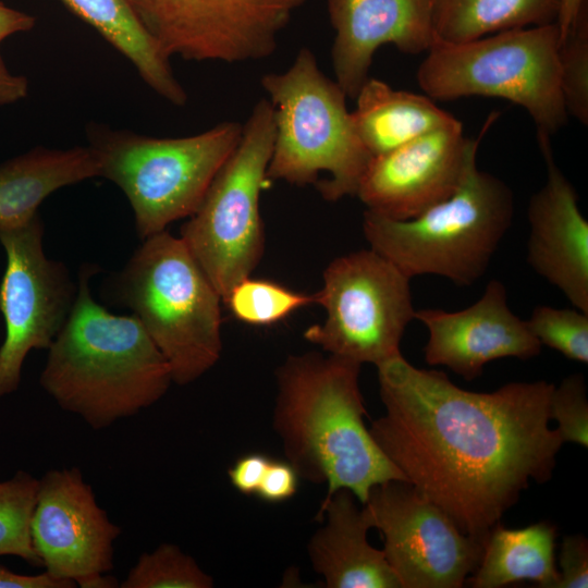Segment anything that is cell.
<instances>
[{
  "label": "cell",
  "instance_id": "277c9868",
  "mask_svg": "<svg viewBox=\"0 0 588 588\" xmlns=\"http://www.w3.org/2000/svg\"><path fill=\"white\" fill-rule=\"evenodd\" d=\"M477 150L456 191L409 220L365 211L363 230L370 248L409 279L433 274L470 286L488 270L512 225L514 196L499 177L477 168Z\"/></svg>",
  "mask_w": 588,
  "mask_h": 588
},
{
  "label": "cell",
  "instance_id": "836d02e7",
  "mask_svg": "<svg viewBox=\"0 0 588 588\" xmlns=\"http://www.w3.org/2000/svg\"><path fill=\"white\" fill-rule=\"evenodd\" d=\"M76 585L57 579L48 573L39 575L17 574L0 563V588H73Z\"/></svg>",
  "mask_w": 588,
  "mask_h": 588
},
{
  "label": "cell",
  "instance_id": "cb8c5ba5",
  "mask_svg": "<svg viewBox=\"0 0 588 588\" xmlns=\"http://www.w3.org/2000/svg\"><path fill=\"white\" fill-rule=\"evenodd\" d=\"M558 10V0H431L433 30L445 42L555 23Z\"/></svg>",
  "mask_w": 588,
  "mask_h": 588
},
{
  "label": "cell",
  "instance_id": "4dcf8cb0",
  "mask_svg": "<svg viewBox=\"0 0 588 588\" xmlns=\"http://www.w3.org/2000/svg\"><path fill=\"white\" fill-rule=\"evenodd\" d=\"M559 581L555 588L588 587V541L581 535L563 539L559 554Z\"/></svg>",
  "mask_w": 588,
  "mask_h": 588
},
{
  "label": "cell",
  "instance_id": "e575fe53",
  "mask_svg": "<svg viewBox=\"0 0 588 588\" xmlns=\"http://www.w3.org/2000/svg\"><path fill=\"white\" fill-rule=\"evenodd\" d=\"M28 82L23 75L12 74L0 56V105L12 103L27 96Z\"/></svg>",
  "mask_w": 588,
  "mask_h": 588
},
{
  "label": "cell",
  "instance_id": "5bb4252c",
  "mask_svg": "<svg viewBox=\"0 0 588 588\" xmlns=\"http://www.w3.org/2000/svg\"><path fill=\"white\" fill-rule=\"evenodd\" d=\"M120 534L77 467L51 469L39 479L30 536L50 576L82 588L118 587L107 573Z\"/></svg>",
  "mask_w": 588,
  "mask_h": 588
},
{
  "label": "cell",
  "instance_id": "f1b7e54d",
  "mask_svg": "<svg viewBox=\"0 0 588 588\" xmlns=\"http://www.w3.org/2000/svg\"><path fill=\"white\" fill-rule=\"evenodd\" d=\"M527 326L541 345H547L566 358L588 363V314L577 308H534Z\"/></svg>",
  "mask_w": 588,
  "mask_h": 588
},
{
  "label": "cell",
  "instance_id": "ffe728a7",
  "mask_svg": "<svg viewBox=\"0 0 588 588\" xmlns=\"http://www.w3.org/2000/svg\"><path fill=\"white\" fill-rule=\"evenodd\" d=\"M99 176L93 149L35 147L0 163V228L24 224L57 189Z\"/></svg>",
  "mask_w": 588,
  "mask_h": 588
},
{
  "label": "cell",
  "instance_id": "9c48e42d",
  "mask_svg": "<svg viewBox=\"0 0 588 588\" xmlns=\"http://www.w3.org/2000/svg\"><path fill=\"white\" fill-rule=\"evenodd\" d=\"M273 142V109L264 98L252 109L237 146L181 230V238L222 301L250 277L264 253L259 200L269 181Z\"/></svg>",
  "mask_w": 588,
  "mask_h": 588
},
{
  "label": "cell",
  "instance_id": "d6a6232c",
  "mask_svg": "<svg viewBox=\"0 0 588 588\" xmlns=\"http://www.w3.org/2000/svg\"><path fill=\"white\" fill-rule=\"evenodd\" d=\"M270 461L261 453L241 456L228 471L232 486L245 495L256 494Z\"/></svg>",
  "mask_w": 588,
  "mask_h": 588
},
{
  "label": "cell",
  "instance_id": "d6986e66",
  "mask_svg": "<svg viewBox=\"0 0 588 588\" xmlns=\"http://www.w3.org/2000/svg\"><path fill=\"white\" fill-rule=\"evenodd\" d=\"M355 499L342 488L322 501L318 517L326 522L307 547L313 568L329 588H402L383 550L368 542L371 526Z\"/></svg>",
  "mask_w": 588,
  "mask_h": 588
},
{
  "label": "cell",
  "instance_id": "1f68e13d",
  "mask_svg": "<svg viewBox=\"0 0 588 588\" xmlns=\"http://www.w3.org/2000/svg\"><path fill=\"white\" fill-rule=\"evenodd\" d=\"M298 475L287 461H270L256 494L265 502L279 503L297 491Z\"/></svg>",
  "mask_w": 588,
  "mask_h": 588
},
{
  "label": "cell",
  "instance_id": "603a6c76",
  "mask_svg": "<svg viewBox=\"0 0 588 588\" xmlns=\"http://www.w3.org/2000/svg\"><path fill=\"white\" fill-rule=\"evenodd\" d=\"M555 526L538 522L519 529L497 524L489 532L479 564L466 580L474 588H500L531 580L541 588H555Z\"/></svg>",
  "mask_w": 588,
  "mask_h": 588
},
{
  "label": "cell",
  "instance_id": "8fae6325",
  "mask_svg": "<svg viewBox=\"0 0 588 588\" xmlns=\"http://www.w3.org/2000/svg\"><path fill=\"white\" fill-rule=\"evenodd\" d=\"M39 213L0 228L7 267L0 283L5 338L0 346V399L15 392L32 350H48L65 324L77 291L66 267L46 257Z\"/></svg>",
  "mask_w": 588,
  "mask_h": 588
},
{
  "label": "cell",
  "instance_id": "d590c367",
  "mask_svg": "<svg viewBox=\"0 0 588 588\" xmlns=\"http://www.w3.org/2000/svg\"><path fill=\"white\" fill-rule=\"evenodd\" d=\"M34 26V16L12 9L0 1V42L12 34L28 32Z\"/></svg>",
  "mask_w": 588,
  "mask_h": 588
},
{
  "label": "cell",
  "instance_id": "44dd1931",
  "mask_svg": "<svg viewBox=\"0 0 588 588\" xmlns=\"http://www.w3.org/2000/svg\"><path fill=\"white\" fill-rule=\"evenodd\" d=\"M355 99L352 121L372 157L458 121L427 95L394 89L373 77L363 83Z\"/></svg>",
  "mask_w": 588,
  "mask_h": 588
},
{
  "label": "cell",
  "instance_id": "ac0fdd59",
  "mask_svg": "<svg viewBox=\"0 0 588 588\" xmlns=\"http://www.w3.org/2000/svg\"><path fill=\"white\" fill-rule=\"evenodd\" d=\"M335 36L331 50L335 82L355 98L375 52L385 44L405 53L428 51L437 40L431 0H328Z\"/></svg>",
  "mask_w": 588,
  "mask_h": 588
},
{
  "label": "cell",
  "instance_id": "e0dca14e",
  "mask_svg": "<svg viewBox=\"0 0 588 588\" xmlns=\"http://www.w3.org/2000/svg\"><path fill=\"white\" fill-rule=\"evenodd\" d=\"M547 179L529 199L527 262L573 305L588 314V221L578 195L555 163L550 136L537 132Z\"/></svg>",
  "mask_w": 588,
  "mask_h": 588
},
{
  "label": "cell",
  "instance_id": "4316f807",
  "mask_svg": "<svg viewBox=\"0 0 588 588\" xmlns=\"http://www.w3.org/2000/svg\"><path fill=\"white\" fill-rule=\"evenodd\" d=\"M213 579L177 546L162 543L143 553L121 583L122 588H211Z\"/></svg>",
  "mask_w": 588,
  "mask_h": 588
},
{
  "label": "cell",
  "instance_id": "7402d4cb",
  "mask_svg": "<svg viewBox=\"0 0 588 588\" xmlns=\"http://www.w3.org/2000/svg\"><path fill=\"white\" fill-rule=\"evenodd\" d=\"M61 1L128 59L154 91L175 106L186 103V91L175 78L170 59L147 32L130 0Z\"/></svg>",
  "mask_w": 588,
  "mask_h": 588
},
{
  "label": "cell",
  "instance_id": "6da1fadb",
  "mask_svg": "<svg viewBox=\"0 0 588 588\" xmlns=\"http://www.w3.org/2000/svg\"><path fill=\"white\" fill-rule=\"evenodd\" d=\"M385 413L369 431L405 481L485 544L531 481L550 480L564 443L551 429L554 384L455 385L402 354L377 366Z\"/></svg>",
  "mask_w": 588,
  "mask_h": 588
},
{
  "label": "cell",
  "instance_id": "3957f363",
  "mask_svg": "<svg viewBox=\"0 0 588 588\" xmlns=\"http://www.w3.org/2000/svg\"><path fill=\"white\" fill-rule=\"evenodd\" d=\"M95 272L81 269L74 305L48 348L39 383L63 411L103 429L155 404L173 380L136 315H113L93 298Z\"/></svg>",
  "mask_w": 588,
  "mask_h": 588
},
{
  "label": "cell",
  "instance_id": "484cf974",
  "mask_svg": "<svg viewBox=\"0 0 588 588\" xmlns=\"http://www.w3.org/2000/svg\"><path fill=\"white\" fill-rule=\"evenodd\" d=\"M222 303L244 323L270 326L302 307L315 304L316 296L295 292L270 280L247 277L231 289Z\"/></svg>",
  "mask_w": 588,
  "mask_h": 588
},
{
  "label": "cell",
  "instance_id": "5b68a950",
  "mask_svg": "<svg viewBox=\"0 0 588 588\" xmlns=\"http://www.w3.org/2000/svg\"><path fill=\"white\" fill-rule=\"evenodd\" d=\"M260 84L274 119L268 180L316 183L329 201L355 196L372 156L357 136L347 96L313 51L302 48L287 70L265 74Z\"/></svg>",
  "mask_w": 588,
  "mask_h": 588
},
{
  "label": "cell",
  "instance_id": "7a4b0ae2",
  "mask_svg": "<svg viewBox=\"0 0 588 588\" xmlns=\"http://www.w3.org/2000/svg\"><path fill=\"white\" fill-rule=\"evenodd\" d=\"M362 365L336 355H291L277 369L273 428L298 477L348 489L364 504L372 487L404 480L364 424Z\"/></svg>",
  "mask_w": 588,
  "mask_h": 588
},
{
  "label": "cell",
  "instance_id": "9a60e30c",
  "mask_svg": "<svg viewBox=\"0 0 588 588\" xmlns=\"http://www.w3.org/2000/svg\"><path fill=\"white\" fill-rule=\"evenodd\" d=\"M497 118L492 113L475 139L464 136L457 121L372 157L355 196L367 211L388 219L418 217L456 191L469 156Z\"/></svg>",
  "mask_w": 588,
  "mask_h": 588
},
{
  "label": "cell",
  "instance_id": "8d00e7d4",
  "mask_svg": "<svg viewBox=\"0 0 588 588\" xmlns=\"http://www.w3.org/2000/svg\"><path fill=\"white\" fill-rule=\"evenodd\" d=\"M559 10L555 25L559 29L560 41L568 32L587 0H558Z\"/></svg>",
  "mask_w": 588,
  "mask_h": 588
},
{
  "label": "cell",
  "instance_id": "7c38bea8",
  "mask_svg": "<svg viewBox=\"0 0 588 588\" xmlns=\"http://www.w3.org/2000/svg\"><path fill=\"white\" fill-rule=\"evenodd\" d=\"M170 59L226 63L261 60L306 0H130Z\"/></svg>",
  "mask_w": 588,
  "mask_h": 588
},
{
  "label": "cell",
  "instance_id": "52a82bcc",
  "mask_svg": "<svg viewBox=\"0 0 588 588\" xmlns=\"http://www.w3.org/2000/svg\"><path fill=\"white\" fill-rule=\"evenodd\" d=\"M242 130L237 122H222L196 135L159 138L93 125L87 136L99 176L125 194L144 240L195 213Z\"/></svg>",
  "mask_w": 588,
  "mask_h": 588
},
{
  "label": "cell",
  "instance_id": "2e32d148",
  "mask_svg": "<svg viewBox=\"0 0 588 588\" xmlns=\"http://www.w3.org/2000/svg\"><path fill=\"white\" fill-rule=\"evenodd\" d=\"M415 319L428 330L425 360L445 366L465 380L478 378L486 364L505 357L529 359L541 352L526 320L510 308L505 285L489 281L481 297L467 308H425Z\"/></svg>",
  "mask_w": 588,
  "mask_h": 588
},
{
  "label": "cell",
  "instance_id": "ba28073f",
  "mask_svg": "<svg viewBox=\"0 0 588 588\" xmlns=\"http://www.w3.org/2000/svg\"><path fill=\"white\" fill-rule=\"evenodd\" d=\"M555 23L498 32L464 42L436 40L417 70L431 99L483 96L523 107L549 136L567 121L560 87Z\"/></svg>",
  "mask_w": 588,
  "mask_h": 588
},
{
  "label": "cell",
  "instance_id": "8992f818",
  "mask_svg": "<svg viewBox=\"0 0 588 588\" xmlns=\"http://www.w3.org/2000/svg\"><path fill=\"white\" fill-rule=\"evenodd\" d=\"M115 295L162 353L174 383H192L219 360L222 298L181 237L164 230L144 238Z\"/></svg>",
  "mask_w": 588,
  "mask_h": 588
},
{
  "label": "cell",
  "instance_id": "83f0119b",
  "mask_svg": "<svg viewBox=\"0 0 588 588\" xmlns=\"http://www.w3.org/2000/svg\"><path fill=\"white\" fill-rule=\"evenodd\" d=\"M560 87L567 114L588 124V3L559 45Z\"/></svg>",
  "mask_w": 588,
  "mask_h": 588
},
{
  "label": "cell",
  "instance_id": "f546056e",
  "mask_svg": "<svg viewBox=\"0 0 588 588\" xmlns=\"http://www.w3.org/2000/svg\"><path fill=\"white\" fill-rule=\"evenodd\" d=\"M550 417L558 422L563 442L588 446V401L584 376L573 373L554 385L550 400Z\"/></svg>",
  "mask_w": 588,
  "mask_h": 588
},
{
  "label": "cell",
  "instance_id": "30bf717a",
  "mask_svg": "<svg viewBox=\"0 0 588 588\" xmlns=\"http://www.w3.org/2000/svg\"><path fill=\"white\" fill-rule=\"evenodd\" d=\"M315 296L327 316L305 331L307 341L360 365L379 366L401 354L416 309L411 279L385 257L369 248L335 258Z\"/></svg>",
  "mask_w": 588,
  "mask_h": 588
},
{
  "label": "cell",
  "instance_id": "4fadbf2b",
  "mask_svg": "<svg viewBox=\"0 0 588 588\" xmlns=\"http://www.w3.org/2000/svg\"><path fill=\"white\" fill-rule=\"evenodd\" d=\"M363 509L402 588H460L477 568L485 544L407 481L372 487Z\"/></svg>",
  "mask_w": 588,
  "mask_h": 588
},
{
  "label": "cell",
  "instance_id": "d4e9b609",
  "mask_svg": "<svg viewBox=\"0 0 588 588\" xmlns=\"http://www.w3.org/2000/svg\"><path fill=\"white\" fill-rule=\"evenodd\" d=\"M38 487L39 479L25 470L0 481V556L14 555L33 566H42L30 536Z\"/></svg>",
  "mask_w": 588,
  "mask_h": 588
}]
</instances>
